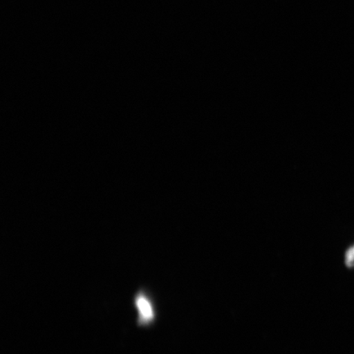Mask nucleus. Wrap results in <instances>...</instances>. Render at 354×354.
Listing matches in <instances>:
<instances>
[{"label":"nucleus","mask_w":354,"mask_h":354,"mask_svg":"<svg viewBox=\"0 0 354 354\" xmlns=\"http://www.w3.org/2000/svg\"><path fill=\"white\" fill-rule=\"evenodd\" d=\"M136 304L139 311V320L148 323L153 320L154 313L151 303L144 295H139L136 299Z\"/></svg>","instance_id":"obj_1"},{"label":"nucleus","mask_w":354,"mask_h":354,"mask_svg":"<svg viewBox=\"0 0 354 354\" xmlns=\"http://www.w3.org/2000/svg\"><path fill=\"white\" fill-rule=\"evenodd\" d=\"M354 263V246L347 251L346 264L348 267H352Z\"/></svg>","instance_id":"obj_2"}]
</instances>
